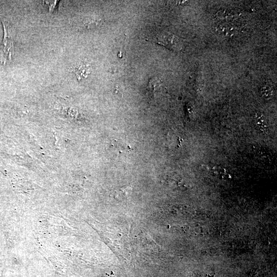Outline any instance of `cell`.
Returning a JSON list of instances; mask_svg holds the SVG:
<instances>
[{
	"mask_svg": "<svg viewBox=\"0 0 277 277\" xmlns=\"http://www.w3.org/2000/svg\"><path fill=\"white\" fill-rule=\"evenodd\" d=\"M155 42L174 51H180L183 47V42L181 39L176 35L168 33L162 32L156 38Z\"/></svg>",
	"mask_w": 277,
	"mask_h": 277,
	"instance_id": "cell-1",
	"label": "cell"
},
{
	"mask_svg": "<svg viewBox=\"0 0 277 277\" xmlns=\"http://www.w3.org/2000/svg\"><path fill=\"white\" fill-rule=\"evenodd\" d=\"M4 35L1 50V59L2 63H6L7 60H10L15 54V48L11 36L6 23L3 22Z\"/></svg>",
	"mask_w": 277,
	"mask_h": 277,
	"instance_id": "cell-2",
	"label": "cell"
},
{
	"mask_svg": "<svg viewBox=\"0 0 277 277\" xmlns=\"http://www.w3.org/2000/svg\"><path fill=\"white\" fill-rule=\"evenodd\" d=\"M255 119L260 130L263 132H267L269 129V125L265 116L260 113H258L256 114Z\"/></svg>",
	"mask_w": 277,
	"mask_h": 277,
	"instance_id": "cell-3",
	"label": "cell"
},
{
	"mask_svg": "<svg viewBox=\"0 0 277 277\" xmlns=\"http://www.w3.org/2000/svg\"><path fill=\"white\" fill-rule=\"evenodd\" d=\"M261 92L262 96L267 99L271 98L273 94V91L272 89L267 86L261 89Z\"/></svg>",
	"mask_w": 277,
	"mask_h": 277,
	"instance_id": "cell-4",
	"label": "cell"
},
{
	"mask_svg": "<svg viewBox=\"0 0 277 277\" xmlns=\"http://www.w3.org/2000/svg\"><path fill=\"white\" fill-rule=\"evenodd\" d=\"M77 72L78 77L81 79L88 75V68L86 66L79 67Z\"/></svg>",
	"mask_w": 277,
	"mask_h": 277,
	"instance_id": "cell-5",
	"label": "cell"
},
{
	"mask_svg": "<svg viewBox=\"0 0 277 277\" xmlns=\"http://www.w3.org/2000/svg\"><path fill=\"white\" fill-rule=\"evenodd\" d=\"M108 277H114V276L112 275H109Z\"/></svg>",
	"mask_w": 277,
	"mask_h": 277,
	"instance_id": "cell-6",
	"label": "cell"
}]
</instances>
